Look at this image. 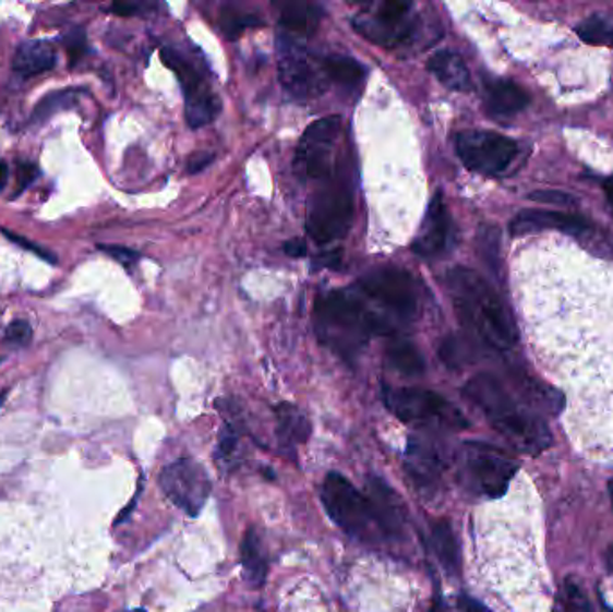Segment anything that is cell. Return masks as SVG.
Here are the masks:
<instances>
[{
	"label": "cell",
	"mask_w": 613,
	"mask_h": 612,
	"mask_svg": "<svg viewBox=\"0 0 613 612\" xmlns=\"http://www.w3.org/2000/svg\"><path fill=\"white\" fill-rule=\"evenodd\" d=\"M528 300L540 363L567 386L570 416H613V266L537 239ZM528 295V297H529Z\"/></svg>",
	"instance_id": "obj_1"
},
{
	"label": "cell",
	"mask_w": 613,
	"mask_h": 612,
	"mask_svg": "<svg viewBox=\"0 0 613 612\" xmlns=\"http://www.w3.org/2000/svg\"><path fill=\"white\" fill-rule=\"evenodd\" d=\"M462 394L472 400L490 424L520 453L538 455L553 444L548 424L526 403L513 397L506 386L492 374L473 375Z\"/></svg>",
	"instance_id": "obj_2"
},
{
	"label": "cell",
	"mask_w": 613,
	"mask_h": 612,
	"mask_svg": "<svg viewBox=\"0 0 613 612\" xmlns=\"http://www.w3.org/2000/svg\"><path fill=\"white\" fill-rule=\"evenodd\" d=\"M448 293L461 324L490 349L508 350L518 341L517 327L492 286L473 269H450Z\"/></svg>",
	"instance_id": "obj_3"
},
{
	"label": "cell",
	"mask_w": 613,
	"mask_h": 612,
	"mask_svg": "<svg viewBox=\"0 0 613 612\" xmlns=\"http://www.w3.org/2000/svg\"><path fill=\"white\" fill-rule=\"evenodd\" d=\"M314 327L322 345L348 363L358 360L373 334H387L364 300L342 289L317 297Z\"/></svg>",
	"instance_id": "obj_4"
},
{
	"label": "cell",
	"mask_w": 613,
	"mask_h": 612,
	"mask_svg": "<svg viewBox=\"0 0 613 612\" xmlns=\"http://www.w3.org/2000/svg\"><path fill=\"white\" fill-rule=\"evenodd\" d=\"M322 503L328 517L347 536L362 542L389 539L372 497L359 491L352 481L339 472H328L323 481Z\"/></svg>",
	"instance_id": "obj_5"
},
{
	"label": "cell",
	"mask_w": 613,
	"mask_h": 612,
	"mask_svg": "<svg viewBox=\"0 0 613 612\" xmlns=\"http://www.w3.org/2000/svg\"><path fill=\"white\" fill-rule=\"evenodd\" d=\"M358 295L383 311V322L392 333V322L409 324L420 311V291L409 272L400 268L373 269L359 280Z\"/></svg>",
	"instance_id": "obj_6"
},
{
	"label": "cell",
	"mask_w": 613,
	"mask_h": 612,
	"mask_svg": "<svg viewBox=\"0 0 613 612\" xmlns=\"http://www.w3.org/2000/svg\"><path fill=\"white\" fill-rule=\"evenodd\" d=\"M517 469L513 456L486 442H467L459 453V478L476 496H504Z\"/></svg>",
	"instance_id": "obj_7"
},
{
	"label": "cell",
	"mask_w": 613,
	"mask_h": 612,
	"mask_svg": "<svg viewBox=\"0 0 613 612\" xmlns=\"http://www.w3.org/2000/svg\"><path fill=\"white\" fill-rule=\"evenodd\" d=\"M383 400L387 410L406 424L436 430H467L468 420L443 395L425 388H393L384 386Z\"/></svg>",
	"instance_id": "obj_8"
},
{
	"label": "cell",
	"mask_w": 613,
	"mask_h": 612,
	"mask_svg": "<svg viewBox=\"0 0 613 612\" xmlns=\"http://www.w3.org/2000/svg\"><path fill=\"white\" fill-rule=\"evenodd\" d=\"M456 152L462 166L484 177H501L517 160L518 142L486 130H470L456 137Z\"/></svg>",
	"instance_id": "obj_9"
},
{
	"label": "cell",
	"mask_w": 613,
	"mask_h": 612,
	"mask_svg": "<svg viewBox=\"0 0 613 612\" xmlns=\"http://www.w3.org/2000/svg\"><path fill=\"white\" fill-rule=\"evenodd\" d=\"M341 132V119L323 117L312 122L300 139L292 169L303 182H317L330 177L333 152L337 135Z\"/></svg>",
	"instance_id": "obj_10"
},
{
	"label": "cell",
	"mask_w": 613,
	"mask_h": 612,
	"mask_svg": "<svg viewBox=\"0 0 613 612\" xmlns=\"http://www.w3.org/2000/svg\"><path fill=\"white\" fill-rule=\"evenodd\" d=\"M352 218V196L347 189L330 185L312 197L306 211V233L317 244L334 243L347 236Z\"/></svg>",
	"instance_id": "obj_11"
},
{
	"label": "cell",
	"mask_w": 613,
	"mask_h": 612,
	"mask_svg": "<svg viewBox=\"0 0 613 612\" xmlns=\"http://www.w3.org/2000/svg\"><path fill=\"white\" fill-rule=\"evenodd\" d=\"M158 481L167 500L187 516L196 517L211 497V476L200 461L192 458H180L164 467Z\"/></svg>",
	"instance_id": "obj_12"
},
{
	"label": "cell",
	"mask_w": 613,
	"mask_h": 612,
	"mask_svg": "<svg viewBox=\"0 0 613 612\" xmlns=\"http://www.w3.org/2000/svg\"><path fill=\"white\" fill-rule=\"evenodd\" d=\"M412 5L409 2H383L353 16V27L359 35L375 46H400L412 33Z\"/></svg>",
	"instance_id": "obj_13"
},
{
	"label": "cell",
	"mask_w": 613,
	"mask_h": 612,
	"mask_svg": "<svg viewBox=\"0 0 613 612\" xmlns=\"http://www.w3.org/2000/svg\"><path fill=\"white\" fill-rule=\"evenodd\" d=\"M280 61H278V80L297 99L309 101L325 94L328 88L327 72L323 69V60H316L306 52L298 51L295 47L281 46Z\"/></svg>",
	"instance_id": "obj_14"
},
{
	"label": "cell",
	"mask_w": 613,
	"mask_h": 612,
	"mask_svg": "<svg viewBox=\"0 0 613 612\" xmlns=\"http://www.w3.org/2000/svg\"><path fill=\"white\" fill-rule=\"evenodd\" d=\"M161 61L171 71L177 72L178 80H180L183 96H185L187 124L192 130L211 124L216 119L217 113H219V101L212 94L208 85H205L202 76L187 63L183 56L178 55L172 49H164L161 51Z\"/></svg>",
	"instance_id": "obj_15"
},
{
	"label": "cell",
	"mask_w": 613,
	"mask_h": 612,
	"mask_svg": "<svg viewBox=\"0 0 613 612\" xmlns=\"http://www.w3.org/2000/svg\"><path fill=\"white\" fill-rule=\"evenodd\" d=\"M453 241V218H450V214H448L447 207H445L442 193H437L433 197L431 205H429L422 227H420V232L412 241L411 250L412 253H417L418 257H440V255L450 250Z\"/></svg>",
	"instance_id": "obj_16"
},
{
	"label": "cell",
	"mask_w": 613,
	"mask_h": 612,
	"mask_svg": "<svg viewBox=\"0 0 613 612\" xmlns=\"http://www.w3.org/2000/svg\"><path fill=\"white\" fill-rule=\"evenodd\" d=\"M540 230H560V232L570 233L574 238H587L596 232L592 223L581 216L554 213V211H538V208L522 211L509 223V232L513 236H524V233L540 232Z\"/></svg>",
	"instance_id": "obj_17"
},
{
	"label": "cell",
	"mask_w": 613,
	"mask_h": 612,
	"mask_svg": "<svg viewBox=\"0 0 613 612\" xmlns=\"http://www.w3.org/2000/svg\"><path fill=\"white\" fill-rule=\"evenodd\" d=\"M445 461L437 445L422 436H411L406 451V472L420 489H433L442 478Z\"/></svg>",
	"instance_id": "obj_18"
},
{
	"label": "cell",
	"mask_w": 613,
	"mask_h": 612,
	"mask_svg": "<svg viewBox=\"0 0 613 612\" xmlns=\"http://www.w3.org/2000/svg\"><path fill=\"white\" fill-rule=\"evenodd\" d=\"M529 105L528 92L509 80H488L484 83V107L492 117H512Z\"/></svg>",
	"instance_id": "obj_19"
},
{
	"label": "cell",
	"mask_w": 613,
	"mask_h": 612,
	"mask_svg": "<svg viewBox=\"0 0 613 612\" xmlns=\"http://www.w3.org/2000/svg\"><path fill=\"white\" fill-rule=\"evenodd\" d=\"M368 496L372 497L373 503L377 506L378 516L383 519L387 537L389 539L402 537L406 512H404L402 501L397 496V492L393 491L392 487H387L381 478H370Z\"/></svg>",
	"instance_id": "obj_20"
},
{
	"label": "cell",
	"mask_w": 613,
	"mask_h": 612,
	"mask_svg": "<svg viewBox=\"0 0 613 612\" xmlns=\"http://www.w3.org/2000/svg\"><path fill=\"white\" fill-rule=\"evenodd\" d=\"M277 416V436L281 451L295 453L298 445L305 444L311 436V420L298 406L280 403L275 408Z\"/></svg>",
	"instance_id": "obj_21"
},
{
	"label": "cell",
	"mask_w": 613,
	"mask_h": 612,
	"mask_svg": "<svg viewBox=\"0 0 613 612\" xmlns=\"http://www.w3.org/2000/svg\"><path fill=\"white\" fill-rule=\"evenodd\" d=\"M56 49L46 40H29L21 44L13 56V72L21 77L40 76L55 69Z\"/></svg>",
	"instance_id": "obj_22"
},
{
	"label": "cell",
	"mask_w": 613,
	"mask_h": 612,
	"mask_svg": "<svg viewBox=\"0 0 613 612\" xmlns=\"http://www.w3.org/2000/svg\"><path fill=\"white\" fill-rule=\"evenodd\" d=\"M428 69L437 82L450 91L467 92L472 86L470 71L461 56L453 51L434 52L428 61Z\"/></svg>",
	"instance_id": "obj_23"
},
{
	"label": "cell",
	"mask_w": 613,
	"mask_h": 612,
	"mask_svg": "<svg viewBox=\"0 0 613 612\" xmlns=\"http://www.w3.org/2000/svg\"><path fill=\"white\" fill-rule=\"evenodd\" d=\"M242 577L248 586L253 589L266 584L267 578V553L262 544L261 536L255 528L250 527L242 537L241 544Z\"/></svg>",
	"instance_id": "obj_24"
},
{
	"label": "cell",
	"mask_w": 613,
	"mask_h": 612,
	"mask_svg": "<svg viewBox=\"0 0 613 612\" xmlns=\"http://www.w3.org/2000/svg\"><path fill=\"white\" fill-rule=\"evenodd\" d=\"M429 542L433 548L437 562L448 575H458L461 569V553H459L458 539L454 533L450 523L445 519H437L431 525V536Z\"/></svg>",
	"instance_id": "obj_25"
},
{
	"label": "cell",
	"mask_w": 613,
	"mask_h": 612,
	"mask_svg": "<svg viewBox=\"0 0 613 612\" xmlns=\"http://www.w3.org/2000/svg\"><path fill=\"white\" fill-rule=\"evenodd\" d=\"M323 10L314 4H287L280 13V26L295 35L309 36L317 29Z\"/></svg>",
	"instance_id": "obj_26"
},
{
	"label": "cell",
	"mask_w": 613,
	"mask_h": 612,
	"mask_svg": "<svg viewBox=\"0 0 613 612\" xmlns=\"http://www.w3.org/2000/svg\"><path fill=\"white\" fill-rule=\"evenodd\" d=\"M387 360L393 369L398 370L402 375L417 377L425 372V360L422 352L404 338H393L387 345Z\"/></svg>",
	"instance_id": "obj_27"
},
{
	"label": "cell",
	"mask_w": 613,
	"mask_h": 612,
	"mask_svg": "<svg viewBox=\"0 0 613 612\" xmlns=\"http://www.w3.org/2000/svg\"><path fill=\"white\" fill-rule=\"evenodd\" d=\"M323 69L327 72L330 82L341 83V85H358L366 76V69L350 56H327V58H323Z\"/></svg>",
	"instance_id": "obj_28"
},
{
	"label": "cell",
	"mask_w": 613,
	"mask_h": 612,
	"mask_svg": "<svg viewBox=\"0 0 613 612\" xmlns=\"http://www.w3.org/2000/svg\"><path fill=\"white\" fill-rule=\"evenodd\" d=\"M553 612H593V609L581 586L567 578L556 592Z\"/></svg>",
	"instance_id": "obj_29"
},
{
	"label": "cell",
	"mask_w": 613,
	"mask_h": 612,
	"mask_svg": "<svg viewBox=\"0 0 613 612\" xmlns=\"http://www.w3.org/2000/svg\"><path fill=\"white\" fill-rule=\"evenodd\" d=\"M239 442H241V430L236 422H227L219 433L216 447V460L219 469H233L239 460Z\"/></svg>",
	"instance_id": "obj_30"
},
{
	"label": "cell",
	"mask_w": 613,
	"mask_h": 612,
	"mask_svg": "<svg viewBox=\"0 0 613 612\" xmlns=\"http://www.w3.org/2000/svg\"><path fill=\"white\" fill-rule=\"evenodd\" d=\"M576 33L587 44L613 47V22L606 16H590L576 27Z\"/></svg>",
	"instance_id": "obj_31"
},
{
	"label": "cell",
	"mask_w": 613,
	"mask_h": 612,
	"mask_svg": "<svg viewBox=\"0 0 613 612\" xmlns=\"http://www.w3.org/2000/svg\"><path fill=\"white\" fill-rule=\"evenodd\" d=\"M440 356H442L443 363L447 364L448 369H461L465 364L473 361L472 347L465 339L456 338V336H450L443 341Z\"/></svg>",
	"instance_id": "obj_32"
},
{
	"label": "cell",
	"mask_w": 613,
	"mask_h": 612,
	"mask_svg": "<svg viewBox=\"0 0 613 612\" xmlns=\"http://www.w3.org/2000/svg\"><path fill=\"white\" fill-rule=\"evenodd\" d=\"M262 21L252 13H242V11H223L221 15V31L227 36L228 40H236L242 35V31L250 29V27L261 26Z\"/></svg>",
	"instance_id": "obj_33"
},
{
	"label": "cell",
	"mask_w": 613,
	"mask_h": 612,
	"mask_svg": "<svg viewBox=\"0 0 613 612\" xmlns=\"http://www.w3.org/2000/svg\"><path fill=\"white\" fill-rule=\"evenodd\" d=\"M77 91L56 92L52 96L46 97L38 103V107L33 111L31 122H44L47 117H51L55 111L69 108L76 101Z\"/></svg>",
	"instance_id": "obj_34"
},
{
	"label": "cell",
	"mask_w": 613,
	"mask_h": 612,
	"mask_svg": "<svg viewBox=\"0 0 613 612\" xmlns=\"http://www.w3.org/2000/svg\"><path fill=\"white\" fill-rule=\"evenodd\" d=\"M33 338V331L26 320H15L8 325L5 329V344L15 345V347H26Z\"/></svg>",
	"instance_id": "obj_35"
},
{
	"label": "cell",
	"mask_w": 613,
	"mask_h": 612,
	"mask_svg": "<svg viewBox=\"0 0 613 612\" xmlns=\"http://www.w3.org/2000/svg\"><path fill=\"white\" fill-rule=\"evenodd\" d=\"M97 249L105 252L106 255L116 259L117 263H121L122 266H131L139 261V253L135 250L127 249V247H121V244H97Z\"/></svg>",
	"instance_id": "obj_36"
},
{
	"label": "cell",
	"mask_w": 613,
	"mask_h": 612,
	"mask_svg": "<svg viewBox=\"0 0 613 612\" xmlns=\"http://www.w3.org/2000/svg\"><path fill=\"white\" fill-rule=\"evenodd\" d=\"M2 233H4L5 238L10 239L11 243L19 244L21 249L29 250V252H33L35 255H38V257L44 259L47 263H56V261H58V259H56L49 250L41 249L40 244L27 241L26 238H22L19 233H11L10 230H2Z\"/></svg>",
	"instance_id": "obj_37"
},
{
	"label": "cell",
	"mask_w": 613,
	"mask_h": 612,
	"mask_svg": "<svg viewBox=\"0 0 613 612\" xmlns=\"http://www.w3.org/2000/svg\"><path fill=\"white\" fill-rule=\"evenodd\" d=\"M534 202L554 203V205H563V207H570L574 205V197L568 194L558 193V191H537V193L529 194Z\"/></svg>",
	"instance_id": "obj_38"
},
{
	"label": "cell",
	"mask_w": 613,
	"mask_h": 612,
	"mask_svg": "<svg viewBox=\"0 0 613 612\" xmlns=\"http://www.w3.org/2000/svg\"><path fill=\"white\" fill-rule=\"evenodd\" d=\"M212 160H214V155H212V153H194V155L189 158V166H187V171L192 172V175L202 172L203 169H206V166H211Z\"/></svg>",
	"instance_id": "obj_39"
},
{
	"label": "cell",
	"mask_w": 613,
	"mask_h": 612,
	"mask_svg": "<svg viewBox=\"0 0 613 612\" xmlns=\"http://www.w3.org/2000/svg\"><path fill=\"white\" fill-rule=\"evenodd\" d=\"M341 264V252L339 250H334V252L323 253V255H317L316 261H314V268H339Z\"/></svg>",
	"instance_id": "obj_40"
},
{
	"label": "cell",
	"mask_w": 613,
	"mask_h": 612,
	"mask_svg": "<svg viewBox=\"0 0 613 612\" xmlns=\"http://www.w3.org/2000/svg\"><path fill=\"white\" fill-rule=\"evenodd\" d=\"M38 175H40L38 167L33 166V164H24V166L21 167V172H19V177H21V180H19V191H24L27 185L35 182Z\"/></svg>",
	"instance_id": "obj_41"
},
{
	"label": "cell",
	"mask_w": 613,
	"mask_h": 612,
	"mask_svg": "<svg viewBox=\"0 0 613 612\" xmlns=\"http://www.w3.org/2000/svg\"><path fill=\"white\" fill-rule=\"evenodd\" d=\"M284 252H286L289 257L298 259L305 257L309 250H306L305 241H302V239H292V241H287V243L284 244Z\"/></svg>",
	"instance_id": "obj_42"
},
{
	"label": "cell",
	"mask_w": 613,
	"mask_h": 612,
	"mask_svg": "<svg viewBox=\"0 0 613 612\" xmlns=\"http://www.w3.org/2000/svg\"><path fill=\"white\" fill-rule=\"evenodd\" d=\"M447 612V611H445ZM454 612H490L481 605V603L476 602L472 598L459 597L458 602H456V609Z\"/></svg>",
	"instance_id": "obj_43"
},
{
	"label": "cell",
	"mask_w": 613,
	"mask_h": 612,
	"mask_svg": "<svg viewBox=\"0 0 613 612\" xmlns=\"http://www.w3.org/2000/svg\"><path fill=\"white\" fill-rule=\"evenodd\" d=\"M139 10H141V5H136V4L111 5V11H113V13H117V15H121V16L135 15V13H139Z\"/></svg>",
	"instance_id": "obj_44"
},
{
	"label": "cell",
	"mask_w": 613,
	"mask_h": 612,
	"mask_svg": "<svg viewBox=\"0 0 613 612\" xmlns=\"http://www.w3.org/2000/svg\"><path fill=\"white\" fill-rule=\"evenodd\" d=\"M8 177H10V169L5 164H0V191L5 188V183H8Z\"/></svg>",
	"instance_id": "obj_45"
},
{
	"label": "cell",
	"mask_w": 613,
	"mask_h": 612,
	"mask_svg": "<svg viewBox=\"0 0 613 612\" xmlns=\"http://www.w3.org/2000/svg\"><path fill=\"white\" fill-rule=\"evenodd\" d=\"M431 612H445V605H443L442 595H440V592H436V595H434L433 608H431Z\"/></svg>",
	"instance_id": "obj_46"
},
{
	"label": "cell",
	"mask_w": 613,
	"mask_h": 612,
	"mask_svg": "<svg viewBox=\"0 0 613 612\" xmlns=\"http://www.w3.org/2000/svg\"><path fill=\"white\" fill-rule=\"evenodd\" d=\"M604 193H606V197H609L613 207V177L606 178V182H604Z\"/></svg>",
	"instance_id": "obj_47"
},
{
	"label": "cell",
	"mask_w": 613,
	"mask_h": 612,
	"mask_svg": "<svg viewBox=\"0 0 613 612\" xmlns=\"http://www.w3.org/2000/svg\"><path fill=\"white\" fill-rule=\"evenodd\" d=\"M610 500H612L613 505V480L609 483Z\"/></svg>",
	"instance_id": "obj_48"
},
{
	"label": "cell",
	"mask_w": 613,
	"mask_h": 612,
	"mask_svg": "<svg viewBox=\"0 0 613 612\" xmlns=\"http://www.w3.org/2000/svg\"><path fill=\"white\" fill-rule=\"evenodd\" d=\"M603 608H604V612H613V609L609 608V605H606V603H603Z\"/></svg>",
	"instance_id": "obj_49"
},
{
	"label": "cell",
	"mask_w": 613,
	"mask_h": 612,
	"mask_svg": "<svg viewBox=\"0 0 613 612\" xmlns=\"http://www.w3.org/2000/svg\"><path fill=\"white\" fill-rule=\"evenodd\" d=\"M5 399V392L4 394H0V406H2V403H4Z\"/></svg>",
	"instance_id": "obj_50"
},
{
	"label": "cell",
	"mask_w": 613,
	"mask_h": 612,
	"mask_svg": "<svg viewBox=\"0 0 613 612\" xmlns=\"http://www.w3.org/2000/svg\"><path fill=\"white\" fill-rule=\"evenodd\" d=\"M135 612H144V611H135Z\"/></svg>",
	"instance_id": "obj_51"
}]
</instances>
